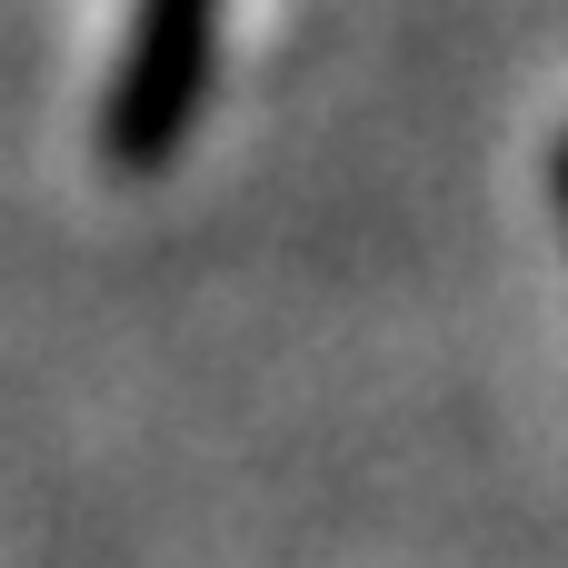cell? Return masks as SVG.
Returning <instances> with one entry per match:
<instances>
[{
  "label": "cell",
  "instance_id": "1",
  "mask_svg": "<svg viewBox=\"0 0 568 568\" xmlns=\"http://www.w3.org/2000/svg\"><path fill=\"white\" fill-rule=\"evenodd\" d=\"M210 50H220V0H140L130 60H120V80L100 100V160L160 170L190 140V120H200Z\"/></svg>",
  "mask_w": 568,
  "mask_h": 568
},
{
  "label": "cell",
  "instance_id": "2",
  "mask_svg": "<svg viewBox=\"0 0 568 568\" xmlns=\"http://www.w3.org/2000/svg\"><path fill=\"white\" fill-rule=\"evenodd\" d=\"M549 190H559V220H568V130H559V150H549Z\"/></svg>",
  "mask_w": 568,
  "mask_h": 568
}]
</instances>
